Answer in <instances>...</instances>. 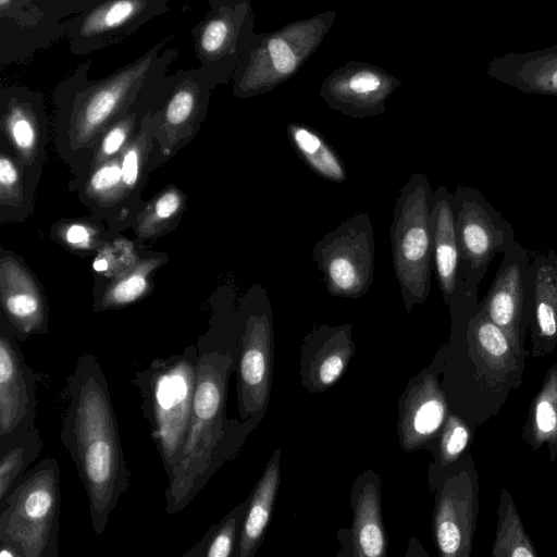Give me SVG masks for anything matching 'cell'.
Here are the masks:
<instances>
[{
  "mask_svg": "<svg viewBox=\"0 0 557 557\" xmlns=\"http://www.w3.org/2000/svg\"><path fill=\"white\" fill-rule=\"evenodd\" d=\"M60 438L82 481L96 535L132 482L108 381L97 357L81 355L65 379Z\"/></svg>",
  "mask_w": 557,
  "mask_h": 557,
  "instance_id": "1",
  "label": "cell"
},
{
  "mask_svg": "<svg viewBox=\"0 0 557 557\" xmlns=\"http://www.w3.org/2000/svg\"><path fill=\"white\" fill-rule=\"evenodd\" d=\"M174 34L113 73L90 79L89 60L81 63L53 89V146L69 168L70 182L86 175L95 147L102 134L138 100L145 89L178 57L168 47Z\"/></svg>",
  "mask_w": 557,
  "mask_h": 557,
  "instance_id": "2",
  "label": "cell"
},
{
  "mask_svg": "<svg viewBox=\"0 0 557 557\" xmlns=\"http://www.w3.org/2000/svg\"><path fill=\"white\" fill-rule=\"evenodd\" d=\"M197 382L191 418L180 455L166 478L165 512L185 509L211 476L239 451L253 419L226 416L228 377L235 366L231 351L197 347Z\"/></svg>",
  "mask_w": 557,
  "mask_h": 557,
  "instance_id": "3",
  "label": "cell"
},
{
  "mask_svg": "<svg viewBox=\"0 0 557 557\" xmlns=\"http://www.w3.org/2000/svg\"><path fill=\"white\" fill-rule=\"evenodd\" d=\"M479 299L450 306L453 330L461 352V416L472 429L496 417L522 384L524 345L479 312Z\"/></svg>",
  "mask_w": 557,
  "mask_h": 557,
  "instance_id": "4",
  "label": "cell"
},
{
  "mask_svg": "<svg viewBox=\"0 0 557 557\" xmlns=\"http://www.w3.org/2000/svg\"><path fill=\"white\" fill-rule=\"evenodd\" d=\"M198 361V348L191 345L183 352L153 359L132 380L140 396V408L166 478L172 472L189 426Z\"/></svg>",
  "mask_w": 557,
  "mask_h": 557,
  "instance_id": "5",
  "label": "cell"
},
{
  "mask_svg": "<svg viewBox=\"0 0 557 557\" xmlns=\"http://www.w3.org/2000/svg\"><path fill=\"white\" fill-rule=\"evenodd\" d=\"M61 470L47 457L16 482L0 503V540L23 557H59Z\"/></svg>",
  "mask_w": 557,
  "mask_h": 557,
  "instance_id": "6",
  "label": "cell"
},
{
  "mask_svg": "<svg viewBox=\"0 0 557 557\" xmlns=\"http://www.w3.org/2000/svg\"><path fill=\"white\" fill-rule=\"evenodd\" d=\"M335 20L336 12L327 10L256 34L234 73L233 95L238 99L256 97L292 78L320 47Z\"/></svg>",
  "mask_w": 557,
  "mask_h": 557,
  "instance_id": "7",
  "label": "cell"
},
{
  "mask_svg": "<svg viewBox=\"0 0 557 557\" xmlns=\"http://www.w3.org/2000/svg\"><path fill=\"white\" fill-rule=\"evenodd\" d=\"M433 190L424 173H413L396 198L391 226L393 267L406 309L423 304L431 290Z\"/></svg>",
  "mask_w": 557,
  "mask_h": 557,
  "instance_id": "8",
  "label": "cell"
},
{
  "mask_svg": "<svg viewBox=\"0 0 557 557\" xmlns=\"http://www.w3.org/2000/svg\"><path fill=\"white\" fill-rule=\"evenodd\" d=\"M101 0H0V65L23 64L67 36L72 20Z\"/></svg>",
  "mask_w": 557,
  "mask_h": 557,
  "instance_id": "9",
  "label": "cell"
},
{
  "mask_svg": "<svg viewBox=\"0 0 557 557\" xmlns=\"http://www.w3.org/2000/svg\"><path fill=\"white\" fill-rule=\"evenodd\" d=\"M208 10L193 26L194 52L213 89L233 79L255 36L250 0H206Z\"/></svg>",
  "mask_w": 557,
  "mask_h": 557,
  "instance_id": "10",
  "label": "cell"
},
{
  "mask_svg": "<svg viewBox=\"0 0 557 557\" xmlns=\"http://www.w3.org/2000/svg\"><path fill=\"white\" fill-rule=\"evenodd\" d=\"M461 277L470 296L494 257L513 243L515 230L475 187L458 185L453 194Z\"/></svg>",
  "mask_w": 557,
  "mask_h": 557,
  "instance_id": "11",
  "label": "cell"
},
{
  "mask_svg": "<svg viewBox=\"0 0 557 557\" xmlns=\"http://www.w3.org/2000/svg\"><path fill=\"white\" fill-rule=\"evenodd\" d=\"M312 259L333 296L358 298L373 281L374 236L370 215L357 213L324 235Z\"/></svg>",
  "mask_w": 557,
  "mask_h": 557,
  "instance_id": "12",
  "label": "cell"
},
{
  "mask_svg": "<svg viewBox=\"0 0 557 557\" xmlns=\"http://www.w3.org/2000/svg\"><path fill=\"white\" fill-rule=\"evenodd\" d=\"M162 106L152 112L154 149L150 172L157 171L190 144L207 116L212 86L197 69L177 70Z\"/></svg>",
  "mask_w": 557,
  "mask_h": 557,
  "instance_id": "13",
  "label": "cell"
},
{
  "mask_svg": "<svg viewBox=\"0 0 557 557\" xmlns=\"http://www.w3.org/2000/svg\"><path fill=\"white\" fill-rule=\"evenodd\" d=\"M480 484L470 451L448 469L438 491L433 534L443 557H469L479 517Z\"/></svg>",
  "mask_w": 557,
  "mask_h": 557,
  "instance_id": "14",
  "label": "cell"
},
{
  "mask_svg": "<svg viewBox=\"0 0 557 557\" xmlns=\"http://www.w3.org/2000/svg\"><path fill=\"white\" fill-rule=\"evenodd\" d=\"M49 121L44 95L22 85L0 87V144L37 188L47 161Z\"/></svg>",
  "mask_w": 557,
  "mask_h": 557,
  "instance_id": "15",
  "label": "cell"
},
{
  "mask_svg": "<svg viewBox=\"0 0 557 557\" xmlns=\"http://www.w3.org/2000/svg\"><path fill=\"white\" fill-rule=\"evenodd\" d=\"M171 0H101L75 16L67 33L69 50L88 55L116 46L170 10Z\"/></svg>",
  "mask_w": 557,
  "mask_h": 557,
  "instance_id": "16",
  "label": "cell"
},
{
  "mask_svg": "<svg viewBox=\"0 0 557 557\" xmlns=\"http://www.w3.org/2000/svg\"><path fill=\"white\" fill-rule=\"evenodd\" d=\"M532 301V261L525 249L515 240L503 252L491 287L479 302V312L524 345L531 323Z\"/></svg>",
  "mask_w": 557,
  "mask_h": 557,
  "instance_id": "17",
  "label": "cell"
},
{
  "mask_svg": "<svg viewBox=\"0 0 557 557\" xmlns=\"http://www.w3.org/2000/svg\"><path fill=\"white\" fill-rule=\"evenodd\" d=\"M36 382L18 339L0 319V450L36 426Z\"/></svg>",
  "mask_w": 557,
  "mask_h": 557,
  "instance_id": "18",
  "label": "cell"
},
{
  "mask_svg": "<svg viewBox=\"0 0 557 557\" xmlns=\"http://www.w3.org/2000/svg\"><path fill=\"white\" fill-rule=\"evenodd\" d=\"M273 329L269 304L245 318L238 350L237 399L240 418H260L267 408L272 376Z\"/></svg>",
  "mask_w": 557,
  "mask_h": 557,
  "instance_id": "19",
  "label": "cell"
},
{
  "mask_svg": "<svg viewBox=\"0 0 557 557\" xmlns=\"http://www.w3.org/2000/svg\"><path fill=\"white\" fill-rule=\"evenodd\" d=\"M401 85L380 66L349 61L324 78L319 94L331 109L364 119L385 112L388 97Z\"/></svg>",
  "mask_w": 557,
  "mask_h": 557,
  "instance_id": "20",
  "label": "cell"
},
{
  "mask_svg": "<svg viewBox=\"0 0 557 557\" xmlns=\"http://www.w3.org/2000/svg\"><path fill=\"white\" fill-rule=\"evenodd\" d=\"M0 305V319L18 341L47 333L49 308L44 288L24 260L2 247Z\"/></svg>",
  "mask_w": 557,
  "mask_h": 557,
  "instance_id": "21",
  "label": "cell"
},
{
  "mask_svg": "<svg viewBox=\"0 0 557 557\" xmlns=\"http://www.w3.org/2000/svg\"><path fill=\"white\" fill-rule=\"evenodd\" d=\"M431 222L435 272L445 302L449 306L461 298L478 297L468 295L463 286L455 228L454 196L444 186L433 191Z\"/></svg>",
  "mask_w": 557,
  "mask_h": 557,
  "instance_id": "22",
  "label": "cell"
},
{
  "mask_svg": "<svg viewBox=\"0 0 557 557\" xmlns=\"http://www.w3.org/2000/svg\"><path fill=\"white\" fill-rule=\"evenodd\" d=\"M448 399L434 374L424 375L405 396L399 414L403 448L412 450L436 437L449 412Z\"/></svg>",
  "mask_w": 557,
  "mask_h": 557,
  "instance_id": "23",
  "label": "cell"
},
{
  "mask_svg": "<svg viewBox=\"0 0 557 557\" xmlns=\"http://www.w3.org/2000/svg\"><path fill=\"white\" fill-rule=\"evenodd\" d=\"M69 189L89 214L102 221L115 233L131 228L132 219L125 206L124 188L120 165V156L94 168L81 181L69 182Z\"/></svg>",
  "mask_w": 557,
  "mask_h": 557,
  "instance_id": "24",
  "label": "cell"
},
{
  "mask_svg": "<svg viewBox=\"0 0 557 557\" xmlns=\"http://www.w3.org/2000/svg\"><path fill=\"white\" fill-rule=\"evenodd\" d=\"M556 253L537 255L532 261L533 301L530 323L531 356L544 357L557 348Z\"/></svg>",
  "mask_w": 557,
  "mask_h": 557,
  "instance_id": "25",
  "label": "cell"
},
{
  "mask_svg": "<svg viewBox=\"0 0 557 557\" xmlns=\"http://www.w3.org/2000/svg\"><path fill=\"white\" fill-rule=\"evenodd\" d=\"M487 74L523 92L557 95V45L495 58L487 65Z\"/></svg>",
  "mask_w": 557,
  "mask_h": 557,
  "instance_id": "26",
  "label": "cell"
},
{
  "mask_svg": "<svg viewBox=\"0 0 557 557\" xmlns=\"http://www.w3.org/2000/svg\"><path fill=\"white\" fill-rule=\"evenodd\" d=\"M280 460L277 449L247 498L236 557H253L262 542L280 483Z\"/></svg>",
  "mask_w": 557,
  "mask_h": 557,
  "instance_id": "27",
  "label": "cell"
},
{
  "mask_svg": "<svg viewBox=\"0 0 557 557\" xmlns=\"http://www.w3.org/2000/svg\"><path fill=\"white\" fill-rule=\"evenodd\" d=\"M168 260L164 252L147 251L135 267L94 293V312L122 309L148 296L154 273Z\"/></svg>",
  "mask_w": 557,
  "mask_h": 557,
  "instance_id": "28",
  "label": "cell"
},
{
  "mask_svg": "<svg viewBox=\"0 0 557 557\" xmlns=\"http://www.w3.org/2000/svg\"><path fill=\"white\" fill-rule=\"evenodd\" d=\"M152 112L145 116L138 133L120 154L125 206L132 223L146 202L141 194L151 173L150 157L154 149Z\"/></svg>",
  "mask_w": 557,
  "mask_h": 557,
  "instance_id": "29",
  "label": "cell"
},
{
  "mask_svg": "<svg viewBox=\"0 0 557 557\" xmlns=\"http://www.w3.org/2000/svg\"><path fill=\"white\" fill-rule=\"evenodd\" d=\"M379 486L376 476L371 472L355 499L351 541L352 554L356 556L386 555L387 537L383 527Z\"/></svg>",
  "mask_w": 557,
  "mask_h": 557,
  "instance_id": "30",
  "label": "cell"
},
{
  "mask_svg": "<svg viewBox=\"0 0 557 557\" xmlns=\"http://www.w3.org/2000/svg\"><path fill=\"white\" fill-rule=\"evenodd\" d=\"M187 196L174 184L166 185L144 207L134 219L131 230L135 240L144 245L174 231L186 211Z\"/></svg>",
  "mask_w": 557,
  "mask_h": 557,
  "instance_id": "31",
  "label": "cell"
},
{
  "mask_svg": "<svg viewBox=\"0 0 557 557\" xmlns=\"http://www.w3.org/2000/svg\"><path fill=\"white\" fill-rule=\"evenodd\" d=\"M522 438L535 453L544 444L548 447L550 461L557 457V364H553L533 398Z\"/></svg>",
  "mask_w": 557,
  "mask_h": 557,
  "instance_id": "32",
  "label": "cell"
},
{
  "mask_svg": "<svg viewBox=\"0 0 557 557\" xmlns=\"http://www.w3.org/2000/svg\"><path fill=\"white\" fill-rule=\"evenodd\" d=\"M36 190L20 161L0 144V223L25 222L35 210Z\"/></svg>",
  "mask_w": 557,
  "mask_h": 557,
  "instance_id": "33",
  "label": "cell"
},
{
  "mask_svg": "<svg viewBox=\"0 0 557 557\" xmlns=\"http://www.w3.org/2000/svg\"><path fill=\"white\" fill-rule=\"evenodd\" d=\"M286 131L299 157L312 171L332 182L346 180L343 162L318 132L301 123H289Z\"/></svg>",
  "mask_w": 557,
  "mask_h": 557,
  "instance_id": "34",
  "label": "cell"
},
{
  "mask_svg": "<svg viewBox=\"0 0 557 557\" xmlns=\"http://www.w3.org/2000/svg\"><path fill=\"white\" fill-rule=\"evenodd\" d=\"M117 234L92 215L62 218L50 227V237L59 246L79 256L96 255Z\"/></svg>",
  "mask_w": 557,
  "mask_h": 557,
  "instance_id": "35",
  "label": "cell"
},
{
  "mask_svg": "<svg viewBox=\"0 0 557 557\" xmlns=\"http://www.w3.org/2000/svg\"><path fill=\"white\" fill-rule=\"evenodd\" d=\"M497 527L492 545L493 557H535L537 552L528 536L512 496L502 488L497 506Z\"/></svg>",
  "mask_w": 557,
  "mask_h": 557,
  "instance_id": "36",
  "label": "cell"
},
{
  "mask_svg": "<svg viewBox=\"0 0 557 557\" xmlns=\"http://www.w3.org/2000/svg\"><path fill=\"white\" fill-rule=\"evenodd\" d=\"M354 354L350 327L342 326L330 335L310 366V381L318 389L334 384L348 364Z\"/></svg>",
  "mask_w": 557,
  "mask_h": 557,
  "instance_id": "37",
  "label": "cell"
},
{
  "mask_svg": "<svg viewBox=\"0 0 557 557\" xmlns=\"http://www.w3.org/2000/svg\"><path fill=\"white\" fill-rule=\"evenodd\" d=\"M246 508L247 499L211 525L196 544L183 553L182 557L236 556Z\"/></svg>",
  "mask_w": 557,
  "mask_h": 557,
  "instance_id": "38",
  "label": "cell"
},
{
  "mask_svg": "<svg viewBox=\"0 0 557 557\" xmlns=\"http://www.w3.org/2000/svg\"><path fill=\"white\" fill-rule=\"evenodd\" d=\"M147 251L144 245L117 234L94 255L92 270L96 278L92 294L135 267Z\"/></svg>",
  "mask_w": 557,
  "mask_h": 557,
  "instance_id": "39",
  "label": "cell"
},
{
  "mask_svg": "<svg viewBox=\"0 0 557 557\" xmlns=\"http://www.w3.org/2000/svg\"><path fill=\"white\" fill-rule=\"evenodd\" d=\"M44 441L35 426L12 445L0 450V503L40 455Z\"/></svg>",
  "mask_w": 557,
  "mask_h": 557,
  "instance_id": "40",
  "label": "cell"
},
{
  "mask_svg": "<svg viewBox=\"0 0 557 557\" xmlns=\"http://www.w3.org/2000/svg\"><path fill=\"white\" fill-rule=\"evenodd\" d=\"M472 431L461 416L448 412L440 433L438 463L443 469H449L468 453Z\"/></svg>",
  "mask_w": 557,
  "mask_h": 557,
  "instance_id": "41",
  "label": "cell"
},
{
  "mask_svg": "<svg viewBox=\"0 0 557 557\" xmlns=\"http://www.w3.org/2000/svg\"><path fill=\"white\" fill-rule=\"evenodd\" d=\"M555 269H556V276H557V255H556V261H555Z\"/></svg>",
  "mask_w": 557,
  "mask_h": 557,
  "instance_id": "42",
  "label": "cell"
}]
</instances>
